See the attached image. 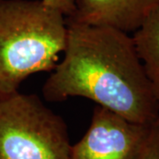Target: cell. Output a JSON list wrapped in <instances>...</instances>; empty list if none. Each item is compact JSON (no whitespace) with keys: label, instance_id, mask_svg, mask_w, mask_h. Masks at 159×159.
Segmentation results:
<instances>
[{"label":"cell","instance_id":"1","mask_svg":"<svg viewBox=\"0 0 159 159\" xmlns=\"http://www.w3.org/2000/svg\"><path fill=\"white\" fill-rule=\"evenodd\" d=\"M64 57L43 86L46 101L84 97L133 123L152 125L159 103L129 34L66 21Z\"/></svg>","mask_w":159,"mask_h":159},{"label":"cell","instance_id":"3","mask_svg":"<svg viewBox=\"0 0 159 159\" xmlns=\"http://www.w3.org/2000/svg\"><path fill=\"white\" fill-rule=\"evenodd\" d=\"M64 119L33 94L0 97V159H70Z\"/></svg>","mask_w":159,"mask_h":159},{"label":"cell","instance_id":"6","mask_svg":"<svg viewBox=\"0 0 159 159\" xmlns=\"http://www.w3.org/2000/svg\"><path fill=\"white\" fill-rule=\"evenodd\" d=\"M132 38L159 103V6L133 33Z\"/></svg>","mask_w":159,"mask_h":159},{"label":"cell","instance_id":"2","mask_svg":"<svg viewBox=\"0 0 159 159\" xmlns=\"http://www.w3.org/2000/svg\"><path fill=\"white\" fill-rule=\"evenodd\" d=\"M66 34V16L42 0H0V97L33 74L52 72Z\"/></svg>","mask_w":159,"mask_h":159},{"label":"cell","instance_id":"7","mask_svg":"<svg viewBox=\"0 0 159 159\" xmlns=\"http://www.w3.org/2000/svg\"><path fill=\"white\" fill-rule=\"evenodd\" d=\"M140 159H159V118L154 122Z\"/></svg>","mask_w":159,"mask_h":159},{"label":"cell","instance_id":"4","mask_svg":"<svg viewBox=\"0 0 159 159\" xmlns=\"http://www.w3.org/2000/svg\"><path fill=\"white\" fill-rule=\"evenodd\" d=\"M152 125L133 123L97 105L85 134L71 147L70 159H140Z\"/></svg>","mask_w":159,"mask_h":159},{"label":"cell","instance_id":"5","mask_svg":"<svg viewBox=\"0 0 159 159\" xmlns=\"http://www.w3.org/2000/svg\"><path fill=\"white\" fill-rule=\"evenodd\" d=\"M159 6V0H74L66 21L134 33Z\"/></svg>","mask_w":159,"mask_h":159},{"label":"cell","instance_id":"8","mask_svg":"<svg viewBox=\"0 0 159 159\" xmlns=\"http://www.w3.org/2000/svg\"><path fill=\"white\" fill-rule=\"evenodd\" d=\"M46 6L54 8L63 14L66 17H69L74 9V0H42Z\"/></svg>","mask_w":159,"mask_h":159}]
</instances>
